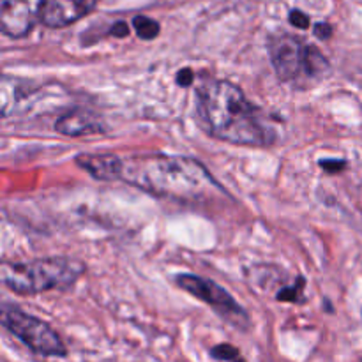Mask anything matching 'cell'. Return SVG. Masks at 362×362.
I'll use <instances>...</instances> for the list:
<instances>
[{"label":"cell","mask_w":362,"mask_h":362,"mask_svg":"<svg viewBox=\"0 0 362 362\" xmlns=\"http://www.w3.org/2000/svg\"><path fill=\"white\" fill-rule=\"evenodd\" d=\"M122 181L154 196L203 200L221 190L205 166L184 156H135L122 159Z\"/></svg>","instance_id":"cell-1"},{"label":"cell","mask_w":362,"mask_h":362,"mask_svg":"<svg viewBox=\"0 0 362 362\" xmlns=\"http://www.w3.org/2000/svg\"><path fill=\"white\" fill-rule=\"evenodd\" d=\"M198 117L207 133L218 140L249 147H267L274 142L255 106L239 87L230 82H209L198 94Z\"/></svg>","instance_id":"cell-2"},{"label":"cell","mask_w":362,"mask_h":362,"mask_svg":"<svg viewBox=\"0 0 362 362\" xmlns=\"http://www.w3.org/2000/svg\"><path fill=\"white\" fill-rule=\"evenodd\" d=\"M82 262L71 258L34 260L27 264L2 265V283L20 295L66 289L83 274Z\"/></svg>","instance_id":"cell-3"},{"label":"cell","mask_w":362,"mask_h":362,"mask_svg":"<svg viewBox=\"0 0 362 362\" xmlns=\"http://www.w3.org/2000/svg\"><path fill=\"white\" fill-rule=\"evenodd\" d=\"M272 66L281 82H317L329 71V60L317 46L304 45L290 34H280L269 41Z\"/></svg>","instance_id":"cell-4"},{"label":"cell","mask_w":362,"mask_h":362,"mask_svg":"<svg viewBox=\"0 0 362 362\" xmlns=\"http://www.w3.org/2000/svg\"><path fill=\"white\" fill-rule=\"evenodd\" d=\"M2 326L36 354L45 357H64L67 354L60 336L46 321L23 313L16 306L2 308Z\"/></svg>","instance_id":"cell-5"},{"label":"cell","mask_w":362,"mask_h":362,"mask_svg":"<svg viewBox=\"0 0 362 362\" xmlns=\"http://www.w3.org/2000/svg\"><path fill=\"white\" fill-rule=\"evenodd\" d=\"M175 281H177V284L182 290L190 292L191 295L198 297L200 301L212 306L223 318H227L235 327L246 329L249 326V318H247L246 311L235 302V299L227 290H223L214 281L193 276V274H181Z\"/></svg>","instance_id":"cell-6"},{"label":"cell","mask_w":362,"mask_h":362,"mask_svg":"<svg viewBox=\"0 0 362 362\" xmlns=\"http://www.w3.org/2000/svg\"><path fill=\"white\" fill-rule=\"evenodd\" d=\"M45 0H0V27L5 36L23 37L32 30Z\"/></svg>","instance_id":"cell-7"},{"label":"cell","mask_w":362,"mask_h":362,"mask_svg":"<svg viewBox=\"0 0 362 362\" xmlns=\"http://www.w3.org/2000/svg\"><path fill=\"white\" fill-rule=\"evenodd\" d=\"M98 0H45L39 20L49 29H62L92 11Z\"/></svg>","instance_id":"cell-8"},{"label":"cell","mask_w":362,"mask_h":362,"mask_svg":"<svg viewBox=\"0 0 362 362\" xmlns=\"http://www.w3.org/2000/svg\"><path fill=\"white\" fill-rule=\"evenodd\" d=\"M55 129L66 136H89L103 133L104 126L95 113L76 108V110L64 113L55 124Z\"/></svg>","instance_id":"cell-9"},{"label":"cell","mask_w":362,"mask_h":362,"mask_svg":"<svg viewBox=\"0 0 362 362\" xmlns=\"http://www.w3.org/2000/svg\"><path fill=\"white\" fill-rule=\"evenodd\" d=\"M76 163L98 181H117L122 175V157L111 152L80 154Z\"/></svg>","instance_id":"cell-10"},{"label":"cell","mask_w":362,"mask_h":362,"mask_svg":"<svg viewBox=\"0 0 362 362\" xmlns=\"http://www.w3.org/2000/svg\"><path fill=\"white\" fill-rule=\"evenodd\" d=\"M133 27H135L138 37H142L145 41L154 39V37L159 34V23L147 16H136L135 20H133Z\"/></svg>","instance_id":"cell-11"},{"label":"cell","mask_w":362,"mask_h":362,"mask_svg":"<svg viewBox=\"0 0 362 362\" xmlns=\"http://www.w3.org/2000/svg\"><path fill=\"white\" fill-rule=\"evenodd\" d=\"M302 289H304V281L299 280L293 286L281 290V292L278 293V301H284V302L302 301Z\"/></svg>","instance_id":"cell-12"},{"label":"cell","mask_w":362,"mask_h":362,"mask_svg":"<svg viewBox=\"0 0 362 362\" xmlns=\"http://www.w3.org/2000/svg\"><path fill=\"white\" fill-rule=\"evenodd\" d=\"M210 355L216 361H237L239 359V350L231 345H218L210 350Z\"/></svg>","instance_id":"cell-13"},{"label":"cell","mask_w":362,"mask_h":362,"mask_svg":"<svg viewBox=\"0 0 362 362\" xmlns=\"http://www.w3.org/2000/svg\"><path fill=\"white\" fill-rule=\"evenodd\" d=\"M290 21H292V25L299 27V29H308L309 27V18L301 11L290 12Z\"/></svg>","instance_id":"cell-14"},{"label":"cell","mask_w":362,"mask_h":362,"mask_svg":"<svg viewBox=\"0 0 362 362\" xmlns=\"http://www.w3.org/2000/svg\"><path fill=\"white\" fill-rule=\"evenodd\" d=\"M321 168L327 170V172H339V170L345 168V161H339V159H326V161H320Z\"/></svg>","instance_id":"cell-15"},{"label":"cell","mask_w":362,"mask_h":362,"mask_svg":"<svg viewBox=\"0 0 362 362\" xmlns=\"http://www.w3.org/2000/svg\"><path fill=\"white\" fill-rule=\"evenodd\" d=\"M193 71L191 69H188V67H185V69H182L181 73L177 74V83L181 87H185V85H191V82H193Z\"/></svg>","instance_id":"cell-16"},{"label":"cell","mask_w":362,"mask_h":362,"mask_svg":"<svg viewBox=\"0 0 362 362\" xmlns=\"http://www.w3.org/2000/svg\"><path fill=\"white\" fill-rule=\"evenodd\" d=\"M315 34H317L320 39H329L330 34H332V29H330V25L327 23H318L317 27H315Z\"/></svg>","instance_id":"cell-17"},{"label":"cell","mask_w":362,"mask_h":362,"mask_svg":"<svg viewBox=\"0 0 362 362\" xmlns=\"http://www.w3.org/2000/svg\"><path fill=\"white\" fill-rule=\"evenodd\" d=\"M111 34L117 37H126L129 34V29H128V25L126 23H117L113 29H111Z\"/></svg>","instance_id":"cell-18"}]
</instances>
